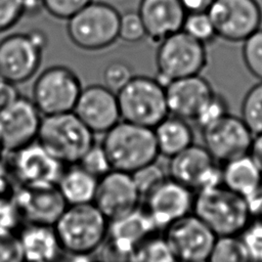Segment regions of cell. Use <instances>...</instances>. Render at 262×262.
Segmentation results:
<instances>
[{
    "mask_svg": "<svg viewBox=\"0 0 262 262\" xmlns=\"http://www.w3.org/2000/svg\"><path fill=\"white\" fill-rule=\"evenodd\" d=\"M125 262H179L163 235L149 236L135 247Z\"/></svg>",
    "mask_w": 262,
    "mask_h": 262,
    "instance_id": "27",
    "label": "cell"
},
{
    "mask_svg": "<svg viewBox=\"0 0 262 262\" xmlns=\"http://www.w3.org/2000/svg\"><path fill=\"white\" fill-rule=\"evenodd\" d=\"M20 96L16 84L0 79V108L11 103Z\"/></svg>",
    "mask_w": 262,
    "mask_h": 262,
    "instance_id": "40",
    "label": "cell"
},
{
    "mask_svg": "<svg viewBox=\"0 0 262 262\" xmlns=\"http://www.w3.org/2000/svg\"><path fill=\"white\" fill-rule=\"evenodd\" d=\"M84 170L99 179L113 168L105 150L101 144L94 143L78 163Z\"/></svg>",
    "mask_w": 262,
    "mask_h": 262,
    "instance_id": "34",
    "label": "cell"
},
{
    "mask_svg": "<svg viewBox=\"0 0 262 262\" xmlns=\"http://www.w3.org/2000/svg\"><path fill=\"white\" fill-rule=\"evenodd\" d=\"M17 236L26 262H57L64 254L53 225L27 223Z\"/></svg>",
    "mask_w": 262,
    "mask_h": 262,
    "instance_id": "23",
    "label": "cell"
},
{
    "mask_svg": "<svg viewBox=\"0 0 262 262\" xmlns=\"http://www.w3.org/2000/svg\"><path fill=\"white\" fill-rule=\"evenodd\" d=\"M163 236L179 262L208 260L218 237L193 214L169 225Z\"/></svg>",
    "mask_w": 262,
    "mask_h": 262,
    "instance_id": "14",
    "label": "cell"
},
{
    "mask_svg": "<svg viewBox=\"0 0 262 262\" xmlns=\"http://www.w3.org/2000/svg\"><path fill=\"white\" fill-rule=\"evenodd\" d=\"M42 114L31 98L19 96L0 108V143L3 151L13 152L37 140Z\"/></svg>",
    "mask_w": 262,
    "mask_h": 262,
    "instance_id": "11",
    "label": "cell"
},
{
    "mask_svg": "<svg viewBox=\"0 0 262 262\" xmlns=\"http://www.w3.org/2000/svg\"><path fill=\"white\" fill-rule=\"evenodd\" d=\"M192 262H209L208 260H201V261H192Z\"/></svg>",
    "mask_w": 262,
    "mask_h": 262,
    "instance_id": "46",
    "label": "cell"
},
{
    "mask_svg": "<svg viewBox=\"0 0 262 262\" xmlns=\"http://www.w3.org/2000/svg\"><path fill=\"white\" fill-rule=\"evenodd\" d=\"M93 0H42V6L52 16L69 19Z\"/></svg>",
    "mask_w": 262,
    "mask_h": 262,
    "instance_id": "38",
    "label": "cell"
},
{
    "mask_svg": "<svg viewBox=\"0 0 262 262\" xmlns=\"http://www.w3.org/2000/svg\"><path fill=\"white\" fill-rule=\"evenodd\" d=\"M14 204L27 223L46 225H54L68 206L56 185L20 186Z\"/></svg>",
    "mask_w": 262,
    "mask_h": 262,
    "instance_id": "19",
    "label": "cell"
},
{
    "mask_svg": "<svg viewBox=\"0 0 262 262\" xmlns=\"http://www.w3.org/2000/svg\"><path fill=\"white\" fill-rule=\"evenodd\" d=\"M121 13L111 4L91 1L70 17L67 33L77 47L95 51L104 49L119 39Z\"/></svg>",
    "mask_w": 262,
    "mask_h": 262,
    "instance_id": "6",
    "label": "cell"
},
{
    "mask_svg": "<svg viewBox=\"0 0 262 262\" xmlns=\"http://www.w3.org/2000/svg\"><path fill=\"white\" fill-rule=\"evenodd\" d=\"M140 201L131 173L112 169L98 179L93 204L112 221L137 209Z\"/></svg>",
    "mask_w": 262,
    "mask_h": 262,
    "instance_id": "16",
    "label": "cell"
},
{
    "mask_svg": "<svg viewBox=\"0 0 262 262\" xmlns=\"http://www.w3.org/2000/svg\"><path fill=\"white\" fill-rule=\"evenodd\" d=\"M217 38L243 43L261 28L262 8L257 0H215L207 10Z\"/></svg>",
    "mask_w": 262,
    "mask_h": 262,
    "instance_id": "10",
    "label": "cell"
},
{
    "mask_svg": "<svg viewBox=\"0 0 262 262\" xmlns=\"http://www.w3.org/2000/svg\"><path fill=\"white\" fill-rule=\"evenodd\" d=\"M201 133L203 145L216 162L222 163L249 155L254 138L242 118L231 114Z\"/></svg>",
    "mask_w": 262,
    "mask_h": 262,
    "instance_id": "15",
    "label": "cell"
},
{
    "mask_svg": "<svg viewBox=\"0 0 262 262\" xmlns=\"http://www.w3.org/2000/svg\"><path fill=\"white\" fill-rule=\"evenodd\" d=\"M133 76L129 63L122 60H114L107 63L103 70V85L117 93L133 78Z\"/></svg>",
    "mask_w": 262,
    "mask_h": 262,
    "instance_id": "35",
    "label": "cell"
},
{
    "mask_svg": "<svg viewBox=\"0 0 262 262\" xmlns=\"http://www.w3.org/2000/svg\"><path fill=\"white\" fill-rule=\"evenodd\" d=\"M107 218L93 204L69 205L53 227L64 254L90 257L105 244Z\"/></svg>",
    "mask_w": 262,
    "mask_h": 262,
    "instance_id": "1",
    "label": "cell"
},
{
    "mask_svg": "<svg viewBox=\"0 0 262 262\" xmlns=\"http://www.w3.org/2000/svg\"><path fill=\"white\" fill-rule=\"evenodd\" d=\"M165 92L169 115L192 121L215 91L200 74L171 81L165 87Z\"/></svg>",
    "mask_w": 262,
    "mask_h": 262,
    "instance_id": "21",
    "label": "cell"
},
{
    "mask_svg": "<svg viewBox=\"0 0 262 262\" xmlns=\"http://www.w3.org/2000/svg\"><path fill=\"white\" fill-rule=\"evenodd\" d=\"M186 12L207 11L215 0H179Z\"/></svg>",
    "mask_w": 262,
    "mask_h": 262,
    "instance_id": "41",
    "label": "cell"
},
{
    "mask_svg": "<svg viewBox=\"0 0 262 262\" xmlns=\"http://www.w3.org/2000/svg\"><path fill=\"white\" fill-rule=\"evenodd\" d=\"M73 112L94 134L105 133L121 121L117 93L100 84L82 88Z\"/></svg>",
    "mask_w": 262,
    "mask_h": 262,
    "instance_id": "18",
    "label": "cell"
},
{
    "mask_svg": "<svg viewBox=\"0 0 262 262\" xmlns=\"http://www.w3.org/2000/svg\"><path fill=\"white\" fill-rule=\"evenodd\" d=\"M249 155L262 172V133L254 135Z\"/></svg>",
    "mask_w": 262,
    "mask_h": 262,
    "instance_id": "42",
    "label": "cell"
},
{
    "mask_svg": "<svg viewBox=\"0 0 262 262\" xmlns=\"http://www.w3.org/2000/svg\"><path fill=\"white\" fill-rule=\"evenodd\" d=\"M82 91L77 74L61 64L41 72L32 88V100L42 116L73 112Z\"/></svg>",
    "mask_w": 262,
    "mask_h": 262,
    "instance_id": "9",
    "label": "cell"
},
{
    "mask_svg": "<svg viewBox=\"0 0 262 262\" xmlns=\"http://www.w3.org/2000/svg\"><path fill=\"white\" fill-rule=\"evenodd\" d=\"M64 168L57 181V188L67 205L93 203L98 179L78 164Z\"/></svg>",
    "mask_w": 262,
    "mask_h": 262,
    "instance_id": "26",
    "label": "cell"
},
{
    "mask_svg": "<svg viewBox=\"0 0 262 262\" xmlns=\"http://www.w3.org/2000/svg\"><path fill=\"white\" fill-rule=\"evenodd\" d=\"M241 118L254 135L262 133V81L246 92L241 105Z\"/></svg>",
    "mask_w": 262,
    "mask_h": 262,
    "instance_id": "29",
    "label": "cell"
},
{
    "mask_svg": "<svg viewBox=\"0 0 262 262\" xmlns=\"http://www.w3.org/2000/svg\"><path fill=\"white\" fill-rule=\"evenodd\" d=\"M242 57L249 73L262 81V28L243 42Z\"/></svg>",
    "mask_w": 262,
    "mask_h": 262,
    "instance_id": "33",
    "label": "cell"
},
{
    "mask_svg": "<svg viewBox=\"0 0 262 262\" xmlns=\"http://www.w3.org/2000/svg\"><path fill=\"white\" fill-rule=\"evenodd\" d=\"M229 114V106L226 98L217 92L204 103L194 119L192 120L200 131H203L214 125Z\"/></svg>",
    "mask_w": 262,
    "mask_h": 262,
    "instance_id": "32",
    "label": "cell"
},
{
    "mask_svg": "<svg viewBox=\"0 0 262 262\" xmlns=\"http://www.w3.org/2000/svg\"><path fill=\"white\" fill-rule=\"evenodd\" d=\"M208 261L255 262L245 242L242 239V237H237V235L218 236L208 258Z\"/></svg>",
    "mask_w": 262,
    "mask_h": 262,
    "instance_id": "28",
    "label": "cell"
},
{
    "mask_svg": "<svg viewBox=\"0 0 262 262\" xmlns=\"http://www.w3.org/2000/svg\"><path fill=\"white\" fill-rule=\"evenodd\" d=\"M182 31L205 45L217 38L213 21L207 11L187 12Z\"/></svg>",
    "mask_w": 262,
    "mask_h": 262,
    "instance_id": "30",
    "label": "cell"
},
{
    "mask_svg": "<svg viewBox=\"0 0 262 262\" xmlns=\"http://www.w3.org/2000/svg\"><path fill=\"white\" fill-rule=\"evenodd\" d=\"M192 214L217 236L243 233L251 220L248 200L221 184L195 192Z\"/></svg>",
    "mask_w": 262,
    "mask_h": 262,
    "instance_id": "2",
    "label": "cell"
},
{
    "mask_svg": "<svg viewBox=\"0 0 262 262\" xmlns=\"http://www.w3.org/2000/svg\"><path fill=\"white\" fill-rule=\"evenodd\" d=\"M145 29L137 11H127L120 16L119 38L125 42L135 43L142 40Z\"/></svg>",
    "mask_w": 262,
    "mask_h": 262,
    "instance_id": "36",
    "label": "cell"
},
{
    "mask_svg": "<svg viewBox=\"0 0 262 262\" xmlns=\"http://www.w3.org/2000/svg\"><path fill=\"white\" fill-rule=\"evenodd\" d=\"M262 184V172L250 155L224 163L222 185L246 198L254 196Z\"/></svg>",
    "mask_w": 262,
    "mask_h": 262,
    "instance_id": "24",
    "label": "cell"
},
{
    "mask_svg": "<svg viewBox=\"0 0 262 262\" xmlns=\"http://www.w3.org/2000/svg\"><path fill=\"white\" fill-rule=\"evenodd\" d=\"M159 154L172 158L193 143V131L187 120L168 115L152 128Z\"/></svg>",
    "mask_w": 262,
    "mask_h": 262,
    "instance_id": "25",
    "label": "cell"
},
{
    "mask_svg": "<svg viewBox=\"0 0 262 262\" xmlns=\"http://www.w3.org/2000/svg\"><path fill=\"white\" fill-rule=\"evenodd\" d=\"M137 12L146 37L158 44L182 30L187 13L179 0H140Z\"/></svg>",
    "mask_w": 262,
    "mask_h": 262,
    "instance_id": "22",
    "label": "cell"
},
{
    "mask_svg": "<svg viewBox=\"0 0 262 262\" xmlns=\"http://www.w3.org/2000/svg\"><path fill=\"white\" fill-rule=\"evenodd\" d=\"M2 152H4V151H3V148H2V146H1V143H0V158H1V155H2Z\"/></svg>",
    "mask_w": 262,
    "mask_h": 262,
    "instance_id": "45",
    "label": "cell"
},
{
    "mask_svg": "<svg viewBox=\"0 0 262 262\" xmlns=\"http://www.w3.org/2000/svg\"><path fill=\"white\" fill-rule=\"evenodd\" d=\"M37 140L63 165L78 164L95 143L94 133L74 112L43 116Z\"/></svg>",
    "mask_w": 262,
    "mask_h": 262,
    "instance_id": "4",
    "label": "cell"
},
{
    "mask_svg": "<svg viewBox=\"0 0 262 262\" xmlns=\"http://www.w3.org/2000/svg\"><path fill=\"white\" fill-rule=\"evenodd\" d=\"M121 120L154 128L168 115L165 87L156 78L133 76L117 92Z\"/></svg>",
    "mask_w": 262,
    "mask_h": 262,
    "instance_id": "5",
    "label": "cell"
},
{
    "mask_svg": "<svg viewBox=\"0 0 262 262\" xmlns=\"http://www.w3.org/2000/svg\"><path fill=\"white\" fill-rule=\"evenodd\" d=\"M26 13H35L37 12L42 6V0H24Z\"/></svg>",
    "mask_w": 262,
    "mask_h": 262,
    "instance_id": "43",
    "label": "cell"
},
{
    "mask_svg": "<svg viewBox=\"0 0 262 262\" xmlns=\"http://www.w3.org/2000/svg\"><path fill=\"white\" fill-rule=\"evenodd\" d=\"M76 261L74 262H108L104 260H91L89 257H73Z\"/></svg>",
    "mask_w": 262,
    "mask_h": 262,
    "instance_id": "44",
    "label": "cell"
},
{
    "mask_svg": "<svg viewBox=\"0 0 262 262\" xmlns=\"http://www.w3.org/2000/svg\"><path fill=\"white\" fill-rule=\"evenodd\" d=\"M47 37L41 30L10 34L0 40V79L19 84L37 73Z\"/></svg>",
    "mask_w": 262,
    "mask_h": 262,
    "instance_id": "8",
    "label": "cell"
},
{
    "mask_svg": "<svg viewBox=\"0 0 262 262\" xmlns=\"http://www.w3.org/2000/svg\"><path fill=\"white\" fill-rule=\"evenodd\" d=\"M114 170L133 173L160 156L154 130L121 120L104 133L100 143Z\"/></svg>",
    "mask_w": 262,
    "mask_h": 262,
    "instance_id": "3",
    "label": "cell"
},
{
    "mask_svg": "<svg viewBox=\"0 0 262 262\" xmlns=\"http://www.w3.org/2000/svg\"><path fill=\"white\" fill-rule=\"evenodd\" d=\"M167 173L194 192L222 183V170L207 148L195 143L170 158Z\"/></svg>",
    "mask_w": 262,
    "mask_h": 262,
    "instance_id": "12",
    "label": "cell"
},
{
    "mask_svg": "<svg viewBox=\"0 0 262 262\" xmlns=\"http://www.w3.org/2000/svg\"><path fill=\"white\" fill-rule=\"evenodd\" d=\"M207 62L206 45L181 30L159 43L156 79L166 87L175 79L200 75Z\"/></svg>",
    "mask_w": 262,
    "mask_h": 262,
    "instance_id": "7",
    "label": "cell"
},
{
    "mask_svg": "<svg viewBox=\"0 0 262 262\" xmlns=\"http://www.w3.org/2000/svg\"><path fill=\"white\" fill-rule=\"evenodd\" d=\"M195 192L168 177L145 200V211L158 230L192 214Z\"/></svg>",
    "mask_w": 262,
    "mask_h": 262,
    "instance_id": "17",
    "label": "cell"
},
{
    "mask_svg": "<svg viewBox=\"0 0 262 262\" xmlns=\"http://www.w3.org/2000/svg\"><path fill=\"white\" fill-rule=\"evenodd\" d=\"M0 262H26L17 233L12 230L0 229Z\"/></svg>",
    "mask_w": 262,
    "mask_h": 262,
    "instance_id": "37",
    "label": "cell"
},
{
    "mask_svg": "<svg viewBox=\"0 0 262 262\" xmlns=\"http://www.w3.org/2000/svg\"><path fill=\"white\" fill-rule=\"evenodd\" d=\"M141 200H145L169 176L156 162L145 165L131 173Z\"/></svg>",
    "mask_w": 262,
    "mask_h": 262,
    "instance_id": "31",
    "label": "cell"
},
{
    "mask_svg": "<svg viewBox=\"0 0 262 262\" xmlns=\"http://www.w3.org/2000/svg\"><path fill=\"white\" fill-rule=\"evenodd\" d=\"M24 14V0H0V33L14 27Z\"/></svg>",
    "mask_w": 262,
    "mask_h": 262,
    "instance_id": "39",
    "label": "cell"
},
{
    "mask_svg": "<svg viewBox=\"0 0 262 262\" xmlns=\"http://www.w3.org/2000/svg\"><path fill=\"white\" fill-rule=\"evenodd\" d=\"M12 175L20 186L56 185L64 166L38 140L10 152Z\"/></svg>",
    "mask_w": 262,
    "mask_h": 262,
    "instance_id": "13",
    "label": "cell"
},
{
    "mask_svg": "<svg viewBox=\"0 0 262 262\" xmlns=\"http://www.w3.org/2000/svg\"><path fill=\"white\" fill-rule=\"evenodd\" d=\"M158 231L145 209L138 207L127 215L110 221L105 244L112 254L125 262L135 247Z\"/></svg>",
    "mask_w": 262,
    "mask_h": 262,
    "instance_id": "20",
    "label": "cell"
}]
</instances>
